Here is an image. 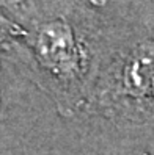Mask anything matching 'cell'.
<instances>
[{
	"label": "cell",
	"instance_id": "obj_2",
	"mask_svg": "<svg viewBox=\"0 0 154 155\" xmlns=\"http://www.w3.org/2000/svg\"><path fill=\"white\" fill-rule=\"evenodd\" d=\"M87 111L115 122L154 125V21L105 49Z\"/></svg>",
	"mask_w": 154,
	"mask_h": 155
},
{
	"label": "cell",
	"instance_id": "obj_5",
	"mask_svg": "<svg viewBox=\"0 0 154 155\" xmlns=\"http://www.w3.org/2000/svg\"><path fill=\"white\" fill-rule=\"evenodd\" d=\"M93 5H96V6H102V5H105V2L107 0H90Z\"/></svg>",
	"mask_w": 154,
	"mask_h": 155
},
{
	"label": "cell",
	"instance_id": "obj_1",
	"mask_svg": "<svg viewBox=\"0 0 154 155\" xmlns=\"http://www.w3.org/2000/svg\"><path fill=\"white\" fill-rule=\"evenodd\" d=\"M17 10L24 33L13 52L27 77L61 116L87 111L105 53L93 16L74 0H29Z\"/></svg>",
	"mask_w": 154,
	"mask_h": 155
},
{
	"label": "cell",
	"instance_id": "obj_4",
	"mask_svg": "<svg viewBox=\"0 0 154 155\" xmlns=\"http://www.w3.org/2000/svg\"><path fill=\"white\" fill-rule=\"evenodd\" d=\"M29 0H0V6H5V8H10V10H14V8L21 6L24 3H27Z\"/></svg>",
	"mask_w": 154,
	"mask_h": 155
},
{
	"label": "cell",
	"instance_id": "obj_3",
	"mask_svg": "<svg viewBox=\"0 0 154 155\" xmlns=\"http://www.w3.org/2000/svg\"><path fill=\"white\" fill-rule=\"evenodd\" d=\"M22 33L24 30L19 24L0 13V53H3L5 50H13Z\"/></svg>",
	"mask_w": 154,
	"mask_h": 155
}]
</instances>
